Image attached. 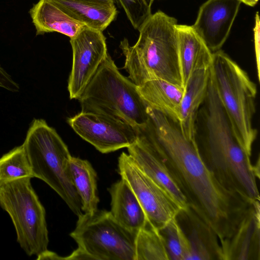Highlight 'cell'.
<instances>
[{
  "instance_id": "ffe728a7",
  "label": "cell",
  "mask_w": 260,
  "mask_h": 260,
  "mask_svg": "<svg viewBox=\"0 0 260 260\" xmlns=\"http://www.w3.org/2000/svg\"><path fill=\"white\" fill-rule=\"evenodd\" d=\"M76 21L103 31L114 20L117 11L115 5L85 0H48Z\"/></svg>"
},
{
  "instance_id": "4316f807",
  "label": "cell",
  "mask_w": 260,
  "mask_h": 260,
  "mask_svg": "<svg viewBox=\"0 0 260 260\" xmlns=\"http://www.w3.org/2000/svg\"><path fill=\"white\" fill-rule=\"evenodd\" d=\"M0 87L8 91L18 92L20 90L19 84L16 83L0 64Z\"/></svg>"
},
{
  "instance_id": "30bf717a",
  "label": "cell",
  "mask_w": 260,
  "mask_h": 260,
  "mask_svg": "<svg viewBox=\"0 0 260 260\" xmlns=\"http://www.w3.org/2000/svg\"><path fill=\"white\" fill-rule=\"evenodd\" d=\"M72 129L102 153L127 148L137 140L138 132L129 124L100 113L83 112L68 119Z\"/></svg>"
},
{
  "instance_id": "9c48e42d",
  "label": "cell",
  "mask_w": 260,
  "mask_h": 260,
  "mask_svg": "<svg viewBox=\"0 0 260 260\" xmlns=\"http://www.w3.org/2000/svg\"><path fill=\"white\" fill-rule=\"evenodd\" d=\"M118 171L139 201L147 220L159 230L176 217L181 209L170 195L146 174L130 155L122 152Z\"/></svg>"
},
{
  "instance_id": "ac0fdd59",
  "label": "cell",
  "mask_w": 260,
  "mask_h": 260,
  "mask_svg": "<svg viewBox=\"0 0 260 260\" xmlns=\"http://www.w3.org/2000/svg\"><path fill=\"white\" fill-rule=\"evenodd\" d=\"M137 86L147 107L179 122L184 92L182 86L161 79L149 80Z\"/></svg>"
},
{
  "instance_id": "52a82bcc",
  "label": "cell",
  "mask_w": 260,
  "mask_h": 260,
  "mask_svg": "<svg viewBox=\"0 0 260 260\" xmlns=\"http://www.w3.org/2000/svg\"><path fill=\"white\" fill-rule=\"evenodd\" d=\"M26 177L0 184V206L10 215L17 241L28 256H39L49 243L45 209Z\"/></svg>"
},
{
  "instance_id": "5bb4252c",
  "label": "cell",
  "mask_w": 260,
  "mask_h": 260,
  "mask_svg": "<svg viewBox=\"0 0 260 260\" xmlns=\"http://www.w3.org/2000/svg\"><path fill=\"white\" fill-rule=\"evenodd\" d=\"M259 216L256 201L233 236L220 243L222 259H259Z\"/></svg>"
},
{
  "instance_id": "d6986e66",
  "label": "cell",
  "mask_w": 260,
  "mask_h": 260,
  "mask_svg": "<svg viewBox=\"0 0 260 260\" xmlns=\"http://www.w3.org/2000/svg\"><path fill=\"white\" fill-rule=\"evenodd\" d=\"M210 67L196 71L189 78L184 87L179 124L183 133L189 139L194 138L196 115L207 93Z\"/></svg>"
},
{
  "instance_id": "277c9868",
  "label": "cell",
  "mask_w": 260,
  "mask_h": 260,
  "mask_svg": "<svg viewBox=\"0 0 260 260\" xmlns=\"http://www.w3.org/2000/svg\"><path fill=\"white\" fill-rule=\"evenodd\" d=\"M78 100L81 111L118 119L137 131L148 119L137 85L121 74L109 54Z\"/></svg>"
},
{
  "instance_id": "e0dca14e",
  "label": "cell",
  "mask_w": 260,
  "mask_h": 260,
  "mask_svg": "<svg viewBox=\"0 0 260 260\" xmlns=\"http://www.w3.org/2000/svg\"><path fill=\"white\" fill-rule=\"evenodd\" d=\"M108 191L111 196L110 213L121 225L137 233L147 219L134 192L123 179L114 183Z\"/></svg>"
},
{
  "instance_id": "83f0119b",
  "label": "cell",
  "mask_w": 260,
  "mask_h": 260,
  "mask_svg": "<svg viewBox=\"0 0 260 260\" xmlns=\"http://www.w3.org/2000/svg\"><path fill=\"white\" fill-rule=\"evenodd\" d=\"M254 43L256 62L257 67V77L260 80V59H259V20L258 13L257 12L255 16V25L254 27Z\"/></svg>"
},
{
  "instance_id": "484cf974",
  "label": "cell",
  "mask_w": 260,
  "mask_h": 260,
  "mask_svg": "<svg viewBox=\"0 0 260 260\" xmlns=\"http://www.w3.org/2000/svg\"><path fill=\"white\" fill-rule=\"evenodd\" d=\"M135 29L139 30L151 15L149 0H115Z\"/></svg>"
},
{
  "instance_id": "4dcf8cb0",
  "label": "cell",
  "mask_w": 260,
  "mask_h": 260,
  "mask_svg": "<svg viewBox=\"0 0 260 260\" xmlns=\"http://www.w3.org/2000/svg\"><path fill=\"white\" fill-rule=\"evenodd\" d=\"M154 0H149V3H150V5L151 6L153 3Z\"/></svg>"
},
{
  "instance_id": "8992f818",
  "label": "cell",
  "mask_w": 260,
  "mask_h": 260,
  "mask_svg": "<svg viewBox=\"0 0 260 260\" xmlns=\"http://www.w3.org/2000/svg\"><path fill=\"white\" fill-rule=\"evenodd\" d=\"M211 73L234 133L251 156L252 145L257 134L252 125L256 85L248 74L221 49L213 53Z\"/></svg>"
},
{
  "instance_id": "cb8c5ba5",
  "label": "cell",
  "mask_w": 260,
  "mask_h": 260,
  "mask_svg": "<svg viewBox=\"0 0 260 260\" xmlns=\"http://www.w3.org/2000/svg\"><path fill=\"white\" fill-rule=\"evenodd\" d=\"M26 177L32 178L34 176L21 145L15 147L0 158V184Z\"/></svg>"
},
{
  "instance_id": "2e32d148",
  "label": "cell",
  "mask_w": 260,
  "mask_h": 260,
  "mask_svg": "<svg viewBox=\"0 0 260 260\" xmlns=\"http://www.w3.org/2000/svg\"><path fill=\"white\" fill-rule=\"evenodd\" d=\"M178 215L185 220L186 228H182L190 245L188 260L222 259L219 239L212 229L189 208L181 210Z\"/></svg>"
},
{
  "instance_id": "d4e9b609",
  "label": "cell",
  "mask_w": 260,
  "mask_h": 260,
  "mask_svg": "<svg viewBox=\"0 0 260 260\" xmlns=\"http://www.w3.org/2000/svg\"><path fill=\"white\" fill-rule=\"evenodd\" d=\"M159 231L165 239L170 259L188 260L189 241L177 217L169 221Z\"/></svg>"
},
{
  "instance_id": "f546056e",
  "label": "cell",
  "mask_w": 260,
  "mask_h": 260,
  "mask_svg": "<svg viewBox=\"0 0 260 260\" xmlns=\"http://www.w3.org/2000/svg\"><path fill=\"white\" fill-rule=\"evenodd\" d=\"M98 3L108 5H114V0H85Z\"/></svg>"
},
{
  "instance_id": "4fadbf2b",
  "label": "cell",
  "mask_w": 260,
  "mask_h": 260,
  "mask_svg": "<svg viewBox=\"0 0 260 260\" xmlns=\"http://www.w3.org/2000/svg\"><path fill=\"white\" fill-rule=\"evenodd\" d=\"M127 149L140 168L170 195L181 210L189 208L186 198L164 160L146 139L138 134L136 141Z\"/></svg>"
},
{
  "instance_id": "8fae6325",
  "label": "cell",
  "mask_w": 260,
  "mask_h": 260,
  "mask_svg": "<svg viewBox=\"0 0 260 260\" xmlns=\"http://www.w3.org/2000/svg\"><path fill=\"white\" fill-rule=\"evenodd\" d=\"M70 43L73 62L68 90L70 99L78 100L109 53L103 31L86 26Z\"/></svg>"
},
{
  "instance_id": "44dd1931",
  "label": "cell",
  "mask_w": 260,
  "mask_h": 260,
  "mask_svg": "<svg viewBox=\"0 0 260 260\" xmlns=\"http://www.w3.org/2000/svg\"><path fill=\"white\" fill-rule=\"evenodd\" d=\"M30 14L37 35L57 32L72 38L85 26L48 0H40L30 9Z\"/></svg>"
},
{
  "instance_id": "5b68a950",
  "label": "cell",
  "mask_w": 260,
  "mask_h": 260,
  "mask_svg": "<svg viewBox=\"0 0 260 260\" xmlns=\"http://www.w3.org/2000/svg\"><path fill=\"white\" fill-rule=\"evenodd\" d=\"M22 146L34 177L52 188L75 215L82 214L80 199L68 171L72 156L56 130L45 120L35 119Z\"/></svg>"
},
{
  "instance_id": "7402d4cb",
  "label": "cell",
  "mask_w": 260,
  "mask_h": 260,
  "mask_svg": "<svg viewBox=\"0 0 260 260\" xmlns=\"http://www.w3.org/2000/svg\"><path fill=\"white\" fill-rule=\"evenodd\" d=\"M68 171L73 184L81 203V210L85 213H91L98 209L100 201L97 189V174L89 161L71 156Z\"/></svg>"
},
{
  "instance_id": "7c38bea8",
  "label": "cell",
  "mask_w": 260,
  "mask_h": 260,
  "mask_svg": "<svg viewBox=\"0 0 260 260\" xmlns=\"http://www.w3.org/2000/svg\"><path fill=\"white\" fill-rule=\"evenodd\" d=\"M241 3L239 0H207L200 7L191 26L212 53L220 50L228 39Z\"/></svg>"
},
{
  "instance_id": "603a6c76",
  "label": "cell",
  "mask_w": 260,
  "mask_h": 260,
  "mask_svg": "<svg viewBox=\"0 0 260 260\" xmlns=\"http://www.w3.org/2000/svg\"><path fill=\"white\" fill-rule=\"evenodd\" d=\"M135 260H170L163 236L147 220L136 234Z\"/></svg>"
},
{
  "instance_id": "6da1fadb",
  "label": "cell",
  "mask_w": 260,
  "mask_h": 260,
  "mask_svg": "<svg viewBox=\"0 0 260 260\" xmlns=\"http://www.w3.org/2000/svg\"><path fill=\"white\" fill-rule=\"evenodd\" d=\"M148 119L138 130L164 160L187 199L189 207L217 235L230 239L253 206L252 201L224 188L202 159L196 141L178 121L147 107Z\"/></svg>"
},
{
  "instance_id": "7a4b0ae2",
  "label": "cell",
  "mask_w": 260,
  "mask_h": 260,
  "mask_svg": "<svg viewBox=\"0 0 260 260\" xmlns=\"http://www.w3.org/2000/svg\"><path fill=\"white\" fill-rule=\"evenodd\" d=\"M194 136L202 159L224 188L252 201H259L251 156L234 133L211 70L207 93L196 115Z\"/></svg>"
},
{
  "instance_id": "f1b7e54d",
  "label": "cell",
  "mask_w": 260,
  "mask_h": 260,
  "mask_svg": "<svg viewBox=\"0 0 260 260\" xmlns=\"http://www.w3.org/2000/svg\"><path fill=\"white\" fill-rule=\"evenodd\" d=\"M241 3H243L244 4L253 7L256 5L259 0H239Z\"/></svg>"
},
{
  "instance_id": "ba28073f",
  "label": "cell",
  "mask_w": 260,
  "mask_h": 260,
  "mask_svg": "<svg viewBox=\"0 0 260 260\" xmlns=\"http://www.w3.org/2000/svg\"><path fill=\"white\" fill-rule=\"evenodd\" d=\"M78 217L70 236L92 259L135 260L137 233L121 225L110 211L98 209Z\"/></svg>"
},
{
  "instance_id": "3957f363",
  "label": "cell",
  "mask_w": 260,
  "mask_h": 260,
  "mask_svg": "<svg viewBox=\"0 0 260 260\" xmlns=\"http://www.w3.org/2000/svg\"><path fill=\"white\" fill-rule=\"evenodd\" d=\"M177 24L176 18L158 10L139 28V38L134 46L126 38L120 42L125 56L123 69L137 86L161 79L182 86Z\"/></svg>"
},
{
  "instance_id": "9a60e30c",
  "label": "cell",
  "mask_w": 260,
  "mask_h": 260,
  "mask_svg": "<svg viewBox=\"0 0 260 260\" xmlns=\"http://www.w3.org/2000/svg\"><path fill=\"white\" fill-rule=\"evenodd\" d=\"M176 29L182 86L184 89L189 78L196 71L211 66L213 53L192 26L177 24Z\"/></svg>"
}]
</instances>
